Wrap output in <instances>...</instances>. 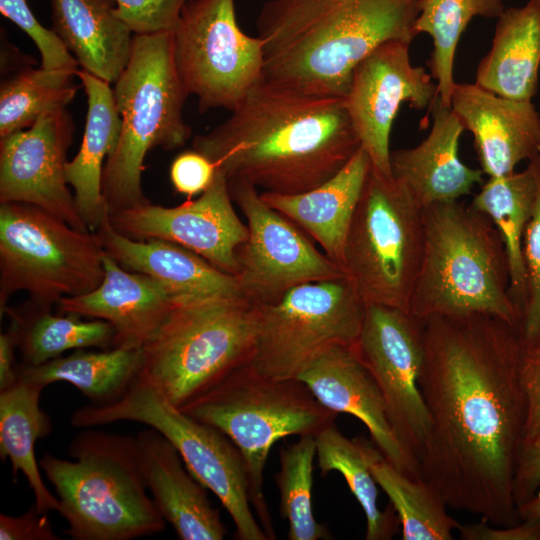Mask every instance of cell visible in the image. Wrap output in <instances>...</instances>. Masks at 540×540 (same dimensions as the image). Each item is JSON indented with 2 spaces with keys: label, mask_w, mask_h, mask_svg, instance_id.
Masks as SVG:
<instances>
[{
  "label": "cell",
  "mask_w": 540,
  "mask_h": 540,
  "mask_svg": "<svg viewBox=\"0 0 540 540\" xmlns=\"http://www.w3.org/2000/svg\"><path fill=\"white\" fill-rule=\"evenodd\" d=\"M419 388L431 428L421 477L446 506L494 526L519 523L513 484L524 442V345L518 326L486 314L423 320Z\"/></svg>",
  "instance_id": "cell-1"
},
{
  "label": "cell",
  "mask_w": 540,
  "mask_h": 540,
  "mask_svg": "<svg viewBox=\"0 0 540 540\" xmlns=\"http://www.w3.org/2000/svg\"><path fill=\"white\" fill-rule=\"evenodd\" d=\"M192 148L227 179L263 192L312 190L339 172L361 147L345 99L301 92L265 80Z\"/></svg>",
  "instance_id": "cell-2"
},
{
  "label": "cell",
  "mask_w": 540,
  "mask_h": 540,
  "mask_svg": "<svg viewBox=\"0 0 540 540\" xmlns=\"http://www.w3.org/2000/svg\"><path fill=\"white\" fill-rule=\"evenodd\" d=\"M421 0H268L257 16L263 80L345 98L355 67L380 45L410 44Z\"/></svg>",
  "instance_id": "cell-3"
},
{
  "label": "cell",
  "mask_w": 540,
  "mask_h": 540,
  "mask_svg": "<svg viewBox=\"0 0 540 540\" xmlns=\"http://www.w3.org/2000/svg\"><path fill=\"white\" fill-rule=\"evenodd\" d=\"M422 216L423 251L409 312L421 320L486 314L519 328L505 245L491 219L459 200L429 205Z\"/></svg>",
  "instance_id": "cell-4"
},
{
  "label": "cell",
  "mask_w": 540,
  "mask_h": 540,
  "mask_svg": "<svg viewBox=\"0 0 540 540\" xmlns=\"http://www.w3.org/2000/svg\"><path fill=\"white\" fill-rule=\"evenodd\" d=\"M73 460L45 454L40 469L53 485L58 513L73 540H132L165 529L142 473L136 437L87 427L69 443Z\"/></svg>",
  "instance_id": "cell-5"
},
{
  "label": "cell",
  "mask_w": 540,
  "mask_h": 540,
  "mask_svg": "<svg viewBox=\"0 0 540 540\" xmlns=\"http://www.w3.org/2000/svg\"><path fill=\"white\" fill-rule=\"evenodd\" d=\"M113 95L122 129L102 172L109 214L149 202L142 189L146 154L156 147L181 148L191 136L182 113L189 95L176 70L171 31L134 34L129 62Z\"/></svg>",
  "instance_id": "cell-6"
},
{
  "label": "cell",
  "mask_w": 540,
  "mask_h": 540,
  "mask_svg": "<svg viewBox=\"0 0 540 540\" xmlns=\"http://www.w3.org/2000/svg\"><path fill=\"white\" fill-rule=\"evenodd\" d=\"M258 321L243 297L180 300L142 346L137 377L182 408L247 364Z\"/></svg>",
  "instance_id": "cell-7"
},
{
  "label": "cell",
  "mask_w": 540,
  "mask_h": 540,
  "mask_svg": "<svg viewBox=\"0 0 540 540\" xmlns=\"http://www.w3.org/2000/svg\"><path fill=\"white\" fill-rule=\"evenodd\" d=\"M180 409L220 430L238 448L253 511L268 539H276L263 491L269 452L284 437L315 436L338 413L323 406L299 379L266 377L247 364Z\"/></svg>",
  "instance_id": "cell-8"
},
{
  "label": "cell",
  "mask_w": 540,
  "mask_h": 540,
  "mask_svg": "<svg viewBox=\"0 0 540 540\" xmlns=\"http://www.w3.org/2000/svg\"><path fill=\"white\" fill-rule=\"evenodd\" d=\"M105 255L95 232L35 205L0 204V316L18 291L46 310L63 297L91 292L104 278Z\"/></svg>",
  "instance_id": "cell-9"
},
{
  "label": "cell",
  "mask_w": 540,
  "mask_h": 540,
  "mask_svg": "<svg viewBox=\"0 0 540 540\" xmlns=\"http://www.w3.org/2000/svg\"><path fill=\"white\" fill-rule=\"evenodd\" d=\"M134 421L154 428L178 450L187 470L219 499L239 540H268L250 501L245 463L235 444L217 428L170 402L156 387L137 377L115 402L85 405L71 416L77 428Z\"/></svg>",
  "instance_id": "cell-10"
},
{
  "label": "cell",
  "mask_w": 540,
  "mask_h": 540,
  "mask_svg": "<svg viewBox=\"0 0 540 540\" xmlns=\"http://www.w3.org/2000/svg\"><path fill=\"white\" fill-rule=\"evenodd\" d=\"M422 209L372 167L349 227L342 270L365 305L409 311L423 251Z\"/></svg>",
  "instance_id": "cell-11"
},
{
  "label": "cell",
  "mask_w": 540,
  "mask_h": 540,
  "mask_svg": "<svg viewBox=\"0 0 540 540\" xmlns=\"http://www.w3.org/2000/svg\"><path fill=\"white\" fill-rule=\"evenodd\" d=\"M258 309L247 365L266 377L293 379L331 347L357 342L366 305L343 276L298 285Z\"/></svg>",
  "instance_id": "cell-12"
},
{
  "label": "cell",
  "mask_w": 540,
  "mask_h": 540,
  "mask_svg": "<svg viewBox=\"0 0 540 540\" xmlns=\"http://www.w3.org/2000/svg\"><path fill=\"white\" fill-rule=\"evenodd\" d=\"M171 36L179 78L200 112L232 111L263 80L262 39L240 29L235 0H188Z\"/></svg>",
  "instance_id": "cell-13"
},
{
  "label": "cell",
  "mask_w": 540,
  "mask_h": 540,
  "mask_svg": "<svg viewBox=\"0 0 540 540\" xmlns=\"http://www.w3.org/2000/svg\"><path fill=\"white\" fill-rule=\"evenodd\" d=\"M227 180L248 227V238L236 252V278L246 300L256 305L270 303L298 285L345 276L295 223L269 206L253 184Z\"/></svg>",
  "instance_id": "cell-14"
},
{
  "label": "cell",
  "mask_w": 540,
  "mask_h": 540,
  "mask_svg": "<svg viewBox=\"0 0 540 540\" xmlns=\"http://www.w3.org/2000/svg\"><path fill=\"white\" fill-rule=\"evenodd\" d=\"M354 348L383 394L399 441L419 462L431 428L418 383L424 362L423 320L399 308L367 305Z\"/></svg>",
  "instance_id": "cell-15"
},
{
  "label": "cell",
  "mask_w": 540,
  "mask_h": 540,
  "mask_svg": "<svg viewBox=\"0 0 540 540\" xmlns=\"http://www.w3.org/2000/svg\"><path fill=\"white\" fill-rule=\"evenodd\" d=\"M408 43L386 42L354 69L345 104L361 147L379 174L393 177L390 134L403 102L413 108H432L437 84L431 74L410 61Z\"/></svg>",
  "instance_id": "cell-16"
},
{
  "label": "cell",
  "mask_w": 540,
  "mask_h": 540,
  "mask_svg": "<svg viewBox=\"0 0 540 540\" xmlns=\"http://www.w3.org/2000/svg\"><path fill=\"white\" fill-rule=\"evenodd\" d=\"M109 221L125 237L173 242L234 276L239 271L237 249L248 238L247 224L233 207L227 177L218 168L211 185L195 200L175 207L149 201L109 214Z\"/></svg>",
  "instance_id": "cell-17"
},
{
  "label": "cell",
  "mask_w": 540,
  "mask_h": 540,
  "mask_svg": "<svg viewBox=\"0 0 540 540\" xmlns=\"http://www.w3.org/2000/svg\"><path fill=\"white\" fill-rule=\"evenodd\" d=\"M74 123L66 108L0 138V204L35 205L71 227L90 231L77 210L65 167Z\"/></svg>",
  "instance_id": "cell-18"
},
{
  "label": "cell",
  "mask_w": 540,
  "mask_h": 540,
  "mask_svg": "<svg viewBox=\"0 0 540 540\" xmlns=\"http://www.w3.org/2000/svg\"><path fill=\"white\" fill-rule=\"evenodd\" d=\"M326 408L358 418L374 445L398 470L422 479L418 460L399 441L383 394L354 345L334 346L314 359L297 377Z\"/></svg>",
  "instance_id": "cell-19"
},
{
  "label": "cell",
  "mask_w": 540,
  "mask_h": 540,
  "mask_svg": "<svg viewBox=\"0 0 540 540\" xmlns=\"http://www.w3.org/2000/svg\"><path fill=\"white\" fill-rule=\"evenodd\" d=\"M451 109L474 137L481 170L489 178L515 172L540 155V115L530 100L497 95L476 83H456Z\"/></svg>",
  "instance_id": "cell-20"
},
{
  "label": "cell",
  "mask_w": 540,
  "mask_h": 540,
  "mask_svg": "<svg viewBox=\"0 0 540 540\" xmlns=\"http://www.w3.org/2000/svg\"><path fill=\"white\" fill-rule=\"evenodd\" d=\"M103 264L100 285L61 298L58 313L105 320L115 330L113 347L141 349L181 299L157 279L127 270L107 254Z\"/></svg>",
  "instance_id": "cell-21"
},
{
  "label": "cell",
  "mask_w": 540,
  "mask_h": 540,
  "mask_svg": "<svg viewBox=\"0 0 540 540\" xmlns=\"http://www.w3.org/2000/svg\"><path fill=\"white\" fill-rule=\"evenodd\" d=\"M142 473L160 514L181 540H222L219 511L204 487L186 468L178 450L154 428L136 435Z\"/></svg>",
  "instance_id": "cell-22"
},
{
  "label": "cell",
  "mask_w": 540,
  "mask_h": 540,
  "mask_svg": "<svg viewBox=\"0 0 540 540\" xmlns=\"http://www.w3.org/2000/svg\"><path fill=\"white\" fill-rule=\"evenodd\" d=\"M430 133L417 146L391 151L393 177L421 208L459 200L483 182V171L465 165L459 158V139L465 130L451 108L437 99L432 106Z\"/></svg>",
  "instance_id": "cell-23"
},
{
  "label": "cell",
  "mask_w": 540,
  "mask_h": 540,
  "mask_svg": "<svg viewBox=\"0 0 540 540\" xmlns=\"http://www.w3.org/2000/svg\"><path fill=\"white\" fill-rule=\"evenodd\" d=\"M94 232L105 253L123 268L157 279L181 300L243 297L236 276L183 246L161 239L125 237L112 227L109 217Z\"/></svg>",
  "instance_id": "cell-24"
},
{
  "label": "cell",
  "mask_w": 540,
  "mask_h": 540,
  "mask_svg": "<svg viewBox=\"0 0 540 540\" xmlns=\"http://www.w3.org/2000/svg\"><path fill=\"white\" fill-rule=\"evenodd\" d=\"M371 169L362 147L318 187L293 195L261 192L262 199L302 228L342 268L349 227Z\"/></svg>",
  "instance_id": "cell-25"
},
{
  "label": "cell",
  "mask_w": 540,
  "mask_h": 540,
  "mask_svg": "<svg viewBox=\"0 0 540 540\" xmlns=\"http://www.w3.org/2000/svg\"><path fill=\"white\" fill-rule=\"evenodd\" d=\"M77 76L85 89L88 109L80 149L67 161L65 173L79 215L94 232L109 217L101 188L102 172L118 146L122 119L109 83L84 69L78 70Z\"/></svg>",
  "instance_id": "cell-26"
},
{
  "label": "cell",
  "mask_w": 540,
  "mask_h": 540,
  "mask_svg": "<svg viewBox=\"0 0 540 540\" xmlns=\"http://www.w3.org/2000/svg\"><path fill=\"white\" fill-rule=\"evenodd\" d=\"M114 0H50L53 30L82 69L113 84L127 66L134 33Z\"/></svg>",
  "instance_id": "cell-27"
},
{
  "label": "cell",
  "mask_w": 540,
  "mask_h": 540,
  "mask_svg": "<svg viewBox=\"0 0 540 540\" xmlns=\"http://www.w3.org/2000/svg\"><path fill=\"white\" fill-rule=\"evenodd\" d=\"M540 67V0L505 8L497 18L492 46L476 71L475 83L505 98L530 100Z\"/></svg>",
  "instance_id": "cell-28"
},
{
  "label": "cell",
  "mask_w": 540,
  "mask_h": 540,
  "mask_svg": "<svg viewBox=\"0 0 540 540\" xmlns=\"http://www.w3.org/2000/svg\"><path fill=\"white\" fill-rule=\"evenodd\" d=\"M43 386L18 379L0 391V457L12 466L13 480L20 471L34 495L40 513L59 510V500L45 485L35 446L52 431L49 416L40 408Z\"/></svg>",
  "instance_id": "cell-29"
},
{
  "label": "cell",
  "mask_w": 540,
  "mask_h": 540,
  "mask_svg": "<svg viewBox=\"0 0 540 540\" xmlns=\"http://www.w3.org/2000/svg\"><path fill=\"white\" fill-rule=\"evenodd\" d=\"M141 349L112 347L104 351L76 349L37 366L20 364L18 379L46 387L62 381L76 387L92 405L118 400L139 374Z\"/></svg>",
  "instance_id": "cell-30"
},
{
  "label": "cell",
  "mask_w": 540,
  "mask_h": 540,
  "mask_svg": "<svg viewBox=\"0 0 540 540\" xmlns=\"http://www.w3.org/2000/svg\"><path fill=\"white\" fill-rule=\"evenodd\" d=\"M536 194V173L533 164L528 162L521 172L489 178L470 203L491 219L501 235L508 259L510 294L521 317L526 301L522 244Z\"/></svg>",
  "instance_id": "cell-31"
},
{
  "label": "cell",
  "mask_w": 540,
  "mask_h": 540,
  "mask_svg": "<svg viewBox=\"0 0 540 540\" xmlns=\"http://www.w3.org/2000/svg\"><path fill=\"white\" fill-rule=\"evenodd\" d=\"M10 329L17 340L23 365L37 366L61 356L67 350L88 347L112 348L115 330L101 319L82 320L76 314L54 315L29 303L26 307H7Z\"/></svg>",
  "instance_id": "cell-32"
},
{
  "label": "cell",
  "mask_w": 540,
  "mask_h": 540,
  "mask_svg": "<svg viewBox=\"0 0 540 540\" xmlns=\"http://www.w3.org/2000/svg\"><path fill=\"white\" fill-rule=\"evenodd\" d=\"M363 440L371 473L400 520L403 540H451L460 523L447 513L440 495L423 479H412L391 464L373 442Z\"/></svg>",
  "instance_id": "cell-33"
},
{
  "label": "cell",
  "mask_w": 540,
  "mask_h": 540,
  "mask_svg": "<svg viewBox=\"0 0 540 540\" xmlns=\"http://www.w3.org/2000/svg\"><path fill=\"white\" fill-rule=\"evenodd\" d=\"M316 458L321 474L339 472L363 509L366 518V540H389L400 524L392 505L384 511L378 507V490L361 438L349 439L334 422L315 435Z\"/></svg>",
  "instance_id": "cell-34"
},
{
  "label": "cell",
  "mask_w": 540,
  "mask_h": 540,
  "mask_svg": "<svg viewBox=\"0 0 540 540\" xmlns=\"http://www.w3.org/2000/svg\"><path fill=\"white\" fill-rule=\"evenodd\" d=\"M505 0H421L415 31L433 39L428 62L437 84V100L451 108L455 86L454 59L458 41L469 22L476 16L498 18L505 10Z\"/></svg>",
  "instance_id": "cell-35"
},
{
  "label": "cell",
  "mask_w": 540,
  "mask_h": 540,
  "mask_svg": "<svg viewBox=\"0 0 540 540\" xmlns=\"http://www.w3.org/2000/svg\"><path fill=\"white\" fill-rule=\"evenodd\" d=\"M75 74L22 68L0 87V138L31 127L43 114L66 108L76 94Z\"/></svg>",
  "instance_id": "cell-36"
},
{
  "label": "cell",
  "mask_w": 540,
  "mask_h": 540,
  "mask_svg": "<svg viewBox=\"0 0 540 540\" xmlns=\"http://www.w3.org/2000/svg\"><path fill=\"white\" fill-rule=\"evenodd\" d=\"M316 458L314 435L283 447L276 483L280 493V513L289 523V540L331 539L328 529L318 523L312 510L313 467Z\"/></svg>",
  "instance_id": "cell-37"
},
{
  "label": "cell",
  "mask_w": 540,
  "mask_h": 540,
  "mask_svg": "<svg viewBox=\"0 0 540 540\" xmlns=\"http://www.w3.org/2000/svg\"><path fill=\"white\" fill-rule=\"evenodd\" d=\"M529 162L533 164L535 169L537 194L522 244L526 275V301L519 331L524 347L540 344V155Z\"/></svg>",
  "instance_id": "cell-38"
},
{
  "label": "cell",
  "mask_w": 540,
  "mask_h": 540,
  "mask_svg": "<svg viewBox=\"0 0 540 540\" xmlns=\"http://www.w3.org/2000/svg\"><path fill=\"white\" fill-rule=\"evenodd\" d=\"M0 12L28 34L41 55V68L77 75L78 62L52 29L42 26L26 0H0Z\"/></svg>",
  "instance_id": "cell-39"
},
{
  "label": "cell",
  "mask_w": 540,
  "mask_h": 540,
  "mask_svg": "<svg viewBox=\"0 0 540 540\" xmlns=\"http://www.w3.org/2000/svg\"><path fill=\"white\" fill-rule=\"evenodd\" d=\"M188 0H114L115 14L134 34L171 31Z\"/></svg>",
  "instance_id": "cell-40"
},
{
  "label": "cell",
  "mask_w": 540,
  "mask_h": 540,
  "mask_svg": "<svg viewBox=\"0 0 540 540\" xmlns=\"http://www.w3.org/2000/svg\"><path fill=\"white\" fill-rule=\"evenodd\" d=\"M217 166L197 150L178 154L170 166V180L174 189L189 198L202 194L213 182Z\"/></svg>",
  "instance_id": "cell-41"
},
{
  "label": "cell",
  "mask_w": 540,
  "mask_h": 540,
  "mask_svg": "<svg viewBox=\"0 0 540 540\" xmlns=\"http://www.w3.org/2000/svg\"><path fill=\"white\" fill-rule=\"evenodd\" d=\"M521 381L526 400L523 443L540 442V344L524 347Z\"/></svg>",
  "instance_id": "cell-42"
},
{
  "label": "cell",
  "mask_w": 540,
  "mask_h": 540,
  "mask_svg": "<svg viewBox=\"0 0 540 540\" xmlns=\"http://www.w3.org/2000/svg\"><path fill=\"white\" fill-rule=\"evenodd\" d=\"M1 540H59L47 514L40 513L33 504L18 516L0 514Z\"/></svg>",
  "instance_id": "cell-43"
},
{
  "label": "cell",
  "mask_w": 540,
  "mask_h": 540,
  "mask_svg": "<svg viewBox=\"0 0 540 540\" xmlns=\"http://www.w3.org/2000/svg\"><path fill=\"white\" fill-rule=\"evenodd\" d=\"M463 540H540V519H526L511 526H494L482 520L479 523L459 525Z\"/></svg>",
  "instance_id": "cell-44"
},
{
  "label": "cell",
  "mask_w": 540,
  "mask_h": 540,
  "mask_svg": "<svg viewBox=\"0 0 540 540\" xmlns=\"http://www.w3.org/2000/svg\"><path fill=\"white\" fill-rule=\"evenodd\" d=\"M539 488L540 442L523 443L513 484V495L517 507L531 499Z\"/></svg>",
  "instance_id": "cell-45"
},
{
  "label": "cell",
  "mask_w": 540,
  "mask_h": 540,
  "mask_svg": "<svg viewBox=\"0 0 540 540\" xmlns=\"http://www.w3.org/2000/svg\"><path fill=\"white\" fill-rule=\"evenodd\" d=\"M17 340L12 329L0 334V391L17 383L19 364L15 361Z\"/></svg>",
  "instance_id": "cell-46"
},
{
  "label": "cell",
  "mask_w": 540,
  "mask_h": 540,
  "mask_svg": "<svg viewBox=\"0 0 540 540\" xmlns=\"http://www.w3.org/2000/svg\"><path fill=\"white\" fill-rule=\"evenodd\" d=\"M521 520L540 519V491L518 507Z\"/></svg>",
  "instance_id": "cell-47"
}]
</instances>
